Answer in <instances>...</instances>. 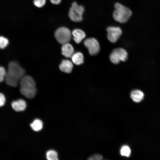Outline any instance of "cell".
I'll return each instance as SVG.
<instances>
[{
	"label": "cell",
	"mask_w": 160,
	"mask_h": 160,
	"mask_svg": "<svg viewBox=\"0 0 160 160\" xmlns=\"http://www.w3.org/2000/svg\"><path fill=\"white\" fill-rule=\"evenodd\" d=\"M24 69L15 61L9 63L5 80L6 84L13 87H16L24 76Z\"/></svg>",
	"instance_id": "1"
},
{
	"label": "cell",
	"mask_w": 160,
	"mask_h": 160,
	"mask_svg": "<svg viewBox=\"0 0 160 160\" xmlns=\"http://www.w3.org/2000/svg\"><path fill=\"white\" fill-rule=\"evenodd\" d=\"M21 94L28 98H32L36 92L35 83L32 77L24 76L20 81Z\"/></svg>",
	"instance_id": "2"
},
{
	"label": "cell",
	"mask_w": 160,
	"mask_h": 160,
	"mask_svg": "<svg viewBox=\"0 0 160 160\" xmlns=\"http://www.w3.org/2000/svg\"><path fill=\"white\" fill-rule=\"evenodd\" d=\"M114 7L115 9L113 15L114 19L121 23L126 22L132 15L131 10L118 3L115 4Z\"/></svg>",
	"instance_id": "3"
},
{
	"label": "cell",
	"mask_w": 160,
	"mask_h": 160,
	"mask_svg": "<svg viewBox=\"0 0 160 160\" xmlns=\"http://www.w3.org/2000/svg\"><path fill=\"white\" fill-rule=\"evenodd\" d=\"M71 33L68 28L63 27L56 30L55 36L57 41L63 44L69 42L71 39Z\"/></svg>",
	"instance_id": "4"
},
{
	"label": "cell",
	"mask_w": 160,
	"mask_h": 160,
	"mask_svg": "<svg viewBox=\"0 0 160 160\" xmlns=\"http://www.w3.org/2000/svg\"><path fill=\"white\" fill-rule=\"evenodd\" d=\"M127 56V52L125 49L122 48H117L112 51L110 56V59L112 63L116 64L120 61H126Z\"/></svg>",
	"instance_id": "5"
},
{
	"label": "cell",
	"mask_w": 160,
	"mask_h": 160,
	"mask_svg": "<svg viewBox=\"0 0 160 160\" xmlns=\"http://www.w3.org/2000/svg\"><path fill=\"white\" fill-rule=\"evenodd\" d=\"M84 44L88 49L89 53L91 55L97 54L100 50V46L98 41L93 38H89L85 39Z\"/></svg>",
	"instance_id": "6"
},
{
	"label": "cell",
	"mask_w": 160,
	"mask_h": 160,
	"mask_svg": "<svg viewBox=\"0 0 160 160\" xmlns=\"http://www.w3.org/2000/svg\"><path fill=\"white\" fill-rule=\"evenodd\" d=\"M106 31L108 39L112 43L116 42L122 33L121 29L118 27H108L107 28Z\"/></svg>",
	"instance_id": "7"
},
{
	"label": "cell",
	"mask_w": 160,
	"mask_h": 160,
	"mask_svg": "<svg viewBox=\"0 0 160 160\" xmlns=\"http://www.w3.org/2000/svg\"><path fill=\"white\" fill-rule=\"evenodd\" d=\"M61 49L62 54L66 57H71L74 53V48L69 42L63 44Z\"/></svg>",
	"instance_id": "8"
},
{
	"label": "cell",
	"mask_w": 160,
	"mask_h": 160,
	"mask_svg": "<svg viewBox=\"0 0 160 160\" xmlns=\"http://www.w3.org/2000/svg\"><path fill=\"white\" fill-rule=\"evenodd\" d=\"M59 67L60 70L62 72L70 73L72 71L73 64L69 60H64L62 61Z\"/></svg>",
	"instance_id": "9"
},
{
	"label": "cell",
	"mask_w": 160,
	"mask_h": 160,
	"mask_svg": "<svg viewBox=\"0 0 160 160\" xmlns=\"http://www.w3.org/2000/svg\"><path fill=\"white\" fill-rule=\"evenodd\" d=\"M72 34L73 40L77 44L80 43L86 36L84 32L79 29H74L72 32Z\"/></svg>",
	"instance_id": "10"
},
{
	"label": "cell",
	"mask_w": 160,
	"mask_h": 160,
	"mask_svg": "<svg viewBox=\"0 0 160 160\" xmlns=\"http://www.w3.org/2000/svg\"><path fill=\"white\" fill-rule=\"evenodd\" d=\"M12 107L17 111H21L24 110L26 107V103L25 100L19 99L13 101L11 104Z\"/></svg>",
	"instance_id": "11"
},
{
	"label": "cell",
	"mask_w": 160,
	"mask_h": 160,
	"mask_svg": "<svg viewBox=\"0 0 160 160\" xmlns=\"http://www.w3.org/2000/svg\"><path fill=\"white\" fill-rule=\"evenodd\" d=\"M143 93L139 90H135L131 93L130 97L133 101L138 103L141 101L143 98Z\"/></svg>",
	"instance_id": "12"
},
{
	"label": "cell",
	"mask_w": 160,
	"mask_h": 160,
	"mask_svg": "<svg viewBox=\"0 0 160 160\" xmlns=\"http://www.w3.org/2000/svg\"><path fill=\"white\" fill-rule=\"evenodd\" d=\"M72 61L77 65H81L84 62V56L82 54L79 52L74 53L71 57Z\"/></svg>",
	"instance_id": "13"
},
{
	"label": "cell",
	"mask_w": 160,
	"mask_h": 160,
	"mask_svg": "<svg viewBox=\"0 0 160 160\" xmlns=\"http://www.w3.org/2000/svg\"><path fill=\"white\" fill-rule=\"evenodd\" d=\"M68 16L70 19L73 21L79 22L82 20V17L75 12L71 8L69 10Z\"/></svg>",
	"instance_id": "14"
},
{
	"label": "cell",
	"mask_w": 160,
	"mask_h": 160,
	"mask_svg": "<svg viewBox=\"0 0 160 160\" xmlns=\"http://www.w3.org/2000/svg\"><path fill=\"white\" fill-rule=\"evenodd\" d=\"M43 124L41 120L39 119H35L30 124V126L32 129L35 131H39L43 127Z\"/></svg>",
	"instance_id": "15"
},
{
	"label": "cell",
	"mask_w": 160,
	"mask_h": 160,
	"mask_svg": "<svg viewBox=\"0 0 160 160\" xmlns=\"http://www.w3.org/2000/svg\"><path fill=\"white\" fill-rule=\"evenodd\" d=\"M71 8L76 13L82 16L84 10L83 6L78 5L76 2H74L72 4Z\"/></svg>",
	"instance_id": "16"
},
{
	"label": "cell",
	"mask_w": 160,
	"mask_h": 160,
	"mask_svg": "<svg viewBox=\"0 0 160 160\" xmlns=\"http://www.w3.org/2000/svg\"><path fill=\"white\" fill-rule=\"evenodd\" d=\"M46 158L48 160H57L58 159L57 152L54 150H50L46 153Z\"/></svg>",
	"instance_id": "17"
},
{
	"label": "cell",
	"mask_w": 160,
	"mask_h": 160,
	"mask_svg": "<svg viewBox=\"0 0 160 160\" xmlns=\"http://www.w3.org/2000/svg\"><path fill=\"white\" fill-rule=\"evenodd\" d=\"M130 153V149L127 146H124L121 149L120 153L122 156L128 157L129 156Z\"/></svg>",
	"instance_id": "18"
},
{
	"label": "cell",
	"mask_w": 160,
	"mask_h": 160,
	"mask_svg": "<svg viewBox=\"0 0 160 160\" xmlns=\"http://www.w3.org/2000/svg\"><path fill=\"white\" fill-rule=\"evenodd\" d=\"M8 43L9 41L7 38L4 36H0V49H4L7 46Z\"/></svg>",
	"instance_id": "19"
},
{
	"label": "cell",
	"mask_w": 160,
	"mask_h": 160,
	"mask_svg": "<svg viewBox=\"0 0 160 160\" xmlns=\"http://www.w3.org/2000/svg\"><path fill=\"white\" fill-rule=\"evenodd\" d=\"M46 3V0H34V5L38 8H41L44 6Z\"/></svg>",
	"instance_id": "20"
},
{
	"label": "cell",
	"mask_w": 160,
	"mask_h": 160,
	"mask_svg": "<svg viewBox=\"0 0 160 160\" xmlns=\"http://www.w3.org/2000/svg\"><path fill=\"white\" fill-rule=\"evenodd\" d=\"M7 71L4 67L0 66V82L5 80Z\"/></svg>",
	"instance_id": "21"
},
{
	"label": "cell",
	"mask_w": 160,
	"mask_h": 160,
	"mask_svg": "<svg viewBox=\"0 0 160 160\" xmlns=\"http://www.w3.org/2000/svg\"><path fill=\"white\" fill-rule=\"evenodd\" d=\"M103 159L102 156L99 154H94L89 157L88 159L89 160H100Z\"/></svg>",
	"instance_id": "22"
},
{
	"label": "cell",
	"mask_w": 160,
	"mask_h": 160,
	"mask_svg": "<svg viewBox=\"0 0 160 160\" xmlns=\"http://www.w3.org/2000/svg\"><path fill=\"white\" fill-rule=\"evenodd\" d=\"M6 102V98L3 94L0 92V107L3 106Z\"/></svg>",
	"instance_id": "23"
},
{
	"label": "cell",
	"mask_w": 160,
	"mask_h": 160,
	"mask_svg": "<svg viewBox=\"0 0 160 160\" xmlns=\"http://www.w3.org/2000/svg\"><path fill=\"white\" fill-rule=\"evenodd\" d=\"M50 2L53 4H58L61 2V0H50Z\"/></svg>",
	"instance_id": "24"
}]
</instances>
